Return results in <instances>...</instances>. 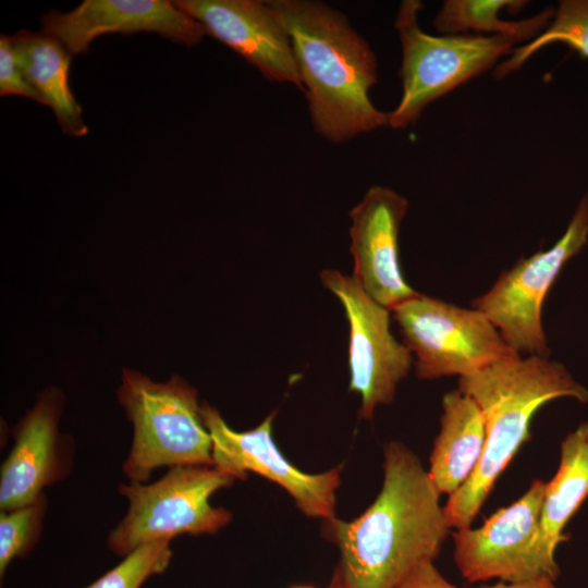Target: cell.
<instances>
[{"label": "cell", "mask_w": 588, "mask_h": 588, "mask_svg": "<svg viewBox=\"0 0 588 588\" xmlns=\"http://www.w3.org/2000/svg\"><path fill=\"white\" fill-rule=\"evenodd\" d=\"M422 3H401L395 28L402 46V97L389 113V126L404 128L424 109L489 70L517 44L506 36L477 34L432 36L418 23Z\"/></svg>", "instance_id": "cell-6"}, {"label": "cell", "mask_w": 588, "mask_h": 588, "mask_svg": "<svg viewBox=\"0 0 588 588\" xmlns=\"http://www.w3.org/2000/svg\"><path fill=\"white\" fill-rule=\"evenodd\" d=\"M458 390L481 408L486 422L482 457L470 478L448 499L451 528L470 527L494 482L530 438V422L546 403L561 397L588 402V389L549 357L515 356L458 379Z\"/></svg>", "instance_id": "cell-3"}, {"label": "cell", "mask_w": 588, "mask_h": 588, "mask_svg": "<svg viewBox=\"0 0 588 588\" xmlns=\"http://www.w3.org/2000/svg\"><path fill=\"white\" fill-rule=\"evenodd\" d=\"M408 200L390 187L373 185L350 211L352 278L392 311L418 294L404 279L399 235Z\"/></svg>", "instance_id": "cell-12"}, {"label": "cell", "mask_w": 588, "mask_h": 588, "mask_svg": "<svg viewBox=\"0 0 588 588\" xmlns=\"http://www.w3.org/2000/svg\"><path fill=\"white\" fill-rule=\"evenodd\" d=\"M441 406L428 474L438 491L450 497L470 478L482 457L486 422L479 405L458 389L445 393Z\"/></svg>", "instance_id": "cell-17"}, {"label": "cell", "mask_w": 588, "mask_h": 588, "mask_svg": "<svg viewBox=\"0 0 588 588\" xmlns=\"http://www.w3.org/2000/svg\"><path fill=\"white\" fill-rule=\"evenodd\" d=\"M331 588V587H330Z\"/></svg>", "instance_id": "cell-27"}, {"label": "cell", "mask_w": 588, "mask_h": 588, "mask_svg": "<svg viewBox=\"0 0 588 588\" xmlns=\"http://www.w3.org/2000/svg\"><path fill=\"white\" fill-rule=\"evenodd\" d=\"M544 490L546 482L536 479L518 500L482 526L453 531V559L466 580L516 583L544 577L534 553Z\"/></svg>", "instance_id": "cell-11"}, {"label": "cell", "mask_w": 588, "mask_h": 588, "mask_svg": "<svg viewBox=\"0 0 588 588\" xmlns=\"http://www.w3.org/2000/svg\"><path fill=\"white\" fill-rule=\"evenodd\" d=\"M174 4L199 22L266 78L303 89L290 36L268 1L176 0Z\"/></svg>", "instance_id": "cell-15"}, {"label": "cell", "mask_w": 588, "mask_h": 588, "mask_svg": "<svg viewBox=\"0 0 588 588\" xmlns=\"http://www.w3.org/2000/svg\"><path fill=\"white\" fill-rule=\"evenodd\" d=\"M587 498L588 421H585L563 440L559 468L553 478L546 482L534 551L542 576L553 580L558 578L556 548L567 540L563 530Z\"/></svg>", "instance_id": "cell-16"}, {"label": "cell", "mask_w": 588, "mask_h": 588, "mask_svg": "<svg viewBox=\"0 0 588 588\" xmlns=\"http://www.w3.org/2000/svg\"><path fill=\"white\" fill-rule=\"evenodd\" d=\"M477 588H556L554 580L548 577H539L524 581L506 583L499 581L491 586H480Z\"/></svg>", "instance_id": "cell-25"}, {"label": "cell", "mask_w": 588, "mask_h": 588, "mask_svg": "<svg viewBox=\"0 0 588 588\" xmlns=\"http://www.w3.org/2000/svg\"><path fill=\"white\" fill-rule=\"evenodd\" d=\"M118 399L133 425L122 469L132 482H147L159 467L213 466L212 439L200 414L197 391L173 376L155 382L124 369Z\"/></svg>", "instance_id": "cell-4"}, {"label": "cell", "mask_w": 588, "mask_h": 588, "mask_svg": "<svg viewBox=\"0 0 588 588\" xmlns=\"http://www.w3.org/2000/svg\"><path fill=\"white\" fill-rule=\"evenodd\" d=\"M527 4L525 0H446L433 19V26L444 35L474 32L485 36H506L517 44L529 42L551 22L554 15L551 8L522 21L511 22L499 17L504 9L519 11Z\"/></svg>", "instance_id": "cell-19"}, {"label": "cell", "mask_w": 588, "mask_h": 588, "mask_svg": "<svg viewBox=\"0 0 588 588\" xmlns=\"http://www.w3.org/2000/svg\"><path fill=\"white\" fill-rule=\"evenodd\" d=\"M235 480L215 466H177L151 483H120L118 491L128 509L108 536L109 550L124 558L143 546L179 535L216 534L232 520V513L213 506L210 497Z\"/></svg>", "instance_id": "cell-5"}, {"label": "cell", "mask_w": 588, "mask_h": 588, "mask_svg": "<svg viewBox=\"0 0 588 588\" xmlns=\"http://www.w3.org/2000/svg\"><path fill=\"white\" fill-rule=\"evenodd\" d=\"M268 2L290 36L315 131L340 144L389 125L369 96L376 56L346 16L320 1Z\"/></svg>", "instance_id": "cell-2"}, {"label": "cell", "mask_w": 588, "mask_h": 588, "mask_svg": "<svg viewBox=\"0 0 588 588\" xmlns=\"http://www.w3.org/2000/svg\"><path fill=\"white\" fill-rule=\"evenodd\" d=\"M47 498L42 494L35 502L0 512V578L15 559L27 556L39 541Z\"/></svg>", "instance_id": "cell-21"}, {"label": "cell", "mask_w": 588, "mask_h": 588, "mask_svg": "<svg viewBox=\"0 0 588 588\" xmlns=\"http://www.w3.org/2000/svg\"><path fill=\"white\" fill-rule=\"evenodd\" d=\"M200 414L212 439L215 467L236 479L256 473L282 487L306 516L322 520L335 517L340 468L308 474L290 463L272 438L274 413L247 431L230 428L218 409L206 402L200 404Z\"/></svg>", "instance_id": "cell-10"}, {"label": "cell", "mask_w": 588, "mask_h": 588, "mask_svg": "<svg viewBox=\"0 0 588 588\" xmlns=\"http://www.w3.org/2000/svg\"><path fill=\"white\" fill-rule=\"evenodd\" d=\"M391 313L414 357L419 379L467 377L499 360L519 356L478 309L418 293Z\"/></svg>", "instance_id": "cell-7"}, {"label": "cell", "mask_w": 588, "mask_h": 588, "mask_svg": "<svg viewBox=\"0 0 588 588\" xmlns=\"http://www.w3.org/2000/svg\"><path fill=\"white\" fill-rule=\"evenodd\" d=\"M321 284L340 302L348 322L350 391L360 396L359 417L370 419L379 405L394 400L414 357L391 332V311L336 269L320 272Z\"/></svg>", "instance_id": "cell-9"}, {"label": "cell", "mask_w": 588, "mask_h": 588, "mask_svg": "<svg viewBox=\"0 0 588 588\" xmlns=\"http://www.w3.org/2000/svg\"><path fill=\"white\" fill-rule=\"evenodd\" d=\"M0 95L21 96L42 105L37 91L24 77L15 59L12 36H0Z\"/></svg>", "instance_id": "cell-23"}, {"label": "cell", "mask_w": 588, "mask_h": 588, "mask_svg": "<svg viewBox=\"0 0 588 588\" xmlns=\"http://www.w3.org/2000/svg\"><path fill=\"white\" fill-rule=\"evenodd\" d=\"M396 588H457L446 580L433 561L419 564Z\"/></svg>", "instance_id": "cell-24"}, {"label": "cell", "mask_w": 588, "mask_h": 588, "mask_svg": "<svg viewBox=\"0 0 588 588\" xmlns=\"http://www.w3.org/2000/svg\"><path fill=\"white\" fill-rule=\"evenodd\" d=\"M553 42H562L588 59V0H561L546 29L531 41L516 48L497 66L494 76L504 78L518 70L534 53Z\"/></svg>", "instance_id": "cell-20"}, {"label": "cell", "mask_w": 588, "mask_h": 588, "mask_svg": "<svg viewBox=\"0 0 588 588\" xmlns=\"http://www.w3.org/2000/svg\"><path fill=\"white\" fill-rule=\"evenodd\" d=\"M440 495L412 450L387 443L375 501L353 520H323L340 552L330 587L396 588L419 564L434 561L451 529Z\"/></svg>", "instance_id": "cell-1"}, {"label": "cell", "mask_w": 588, "mask_h": 588, "mask_svg": "<svg viewBox=\"0 0 588 588\" xmlns=\"http://www.w3.org/2000/svg\"><path fill=\"white\" fill-rule=\"evenodd\" d=\"M588 242V195L581 197L563 235L547 250H538L504 271L471 302L519 356L549 357L542 326V305L566 262Z\"/></svg>", "instance_id": "cell-8"}, {"label": "cell", "mask_w": 588, "mask_h": 588, "mask_svg": "<svg viewBox=\"0 0 588 588\" xmlns=\"http://www.w3.org/2000/svg\"><path fill=\"white\" fill-rule=\"evenodd\" d=\"M12 39L24 77L40 96L42 105L52 109L63 133L85 136L88 127L69 84L73 56L59 40L42 32L21 29Z\"/></svg>", "instance_id": "cell-18"}, {"label": "cell", "mask_w": 588, "mask_h": 588, "mask_svg": "<svg viewBox=\"0 0 588 588\" xmlns=\"http://www.w3.org/2000/svg\"><path fill=\"white\" fill-rule=\"evenodd\" d=\"M41 32L59 40L74 57L106 34L156 33L187 47L207 35L205 27L168 0H85L69 12L50 10Z\"/></svg>", "instance_id": "cell-13"}, {"label": "cell", "mask_w": 588, "mask_h": 588, "mask_svg": "<svg viewBox=\"0 0 588 588\" xmlns=\"http://www.w3.org/2000/svg\"><path fill=\"white\" fill-rule=\"evenodd\" d=\"M62 402L58 390H47L16 425L14 444L0 467L1 511L35 502L71 471L73 445L59 431Z\"/></svg>", "instance_id": "cell-14"}, {"label": "cell", "mask_w": 588, "mask_h": 588, "mask_svg": "<svg viewBox=\"0 0 588 588\" xmlns=\"http://www.w3.org/2000/svg\"><path fill=\"white\" fill-rule=\"evenodd\" d=\"M290 588H316V587H314L311 585H295V586H292Z\"/></svg>", "instance_id": "cell-26"}, {"label": "cell", "mask_w": 588, "mask_h": 588, "mask_svg": "<svg viewBox=\"0 0 588 588\" xmlns=\"http://www.w3.org/2000/svg\"><path fill=\"white\" fill-rule=\"evenodd\" d=\"M170 543L160 540L138 548L85 588H142L168 568L173 554Z\"/></svg>", "instance_id": "cell-22"}]
</instances>
